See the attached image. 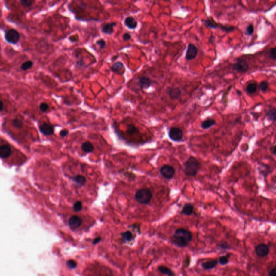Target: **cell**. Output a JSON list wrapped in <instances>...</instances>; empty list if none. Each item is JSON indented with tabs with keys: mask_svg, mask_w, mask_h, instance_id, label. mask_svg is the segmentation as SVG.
I'll use <instances>...</instances> for the list:
<instances>
[{
	"mask_svg": "<svg viewBox=\"0 0 276 276\" xmlns=\"http://www.w3.org/2000/svg\"><path fill=\"white\" fill-rule=\"evenodd\" d=\"M192 239V232L188 230L180 228L176 230L171 237V242L179 247H186Z\"/></svg>",
	"mask_w": 276,
	"mask_h": 276,
	"instance_id": "obj_1",
	"label": "cell"
},
{
	"mask_svg": "<svg viewBox=\"0 0 276 276\" xmlns=\"http://www.w3.org/2000/svg\"><path fill=\"white\" fill-rule=\"evenodd\" d=\"M200 168V162L194 156H190L183 164L185 175L189 177L195 176Z\"/></svg>",
	"mask_w": 276,
	"mask_h": 276,
	"instance_id": "obj_2",
	"label": "cell"
},
{
	"mask_svg": "<svg viewBox=\"0 0 276 276\" xmlns=\"http://www.w3.org/2000/svg\"><path fill=\"white\" fill-rule=\"evenodd\" d=\"M202 21L207 28L211 29H220L225 33L232 32L234 31L235 29L234 26H229L217 23L211 16H209L207 19L202 20Z\"/></svg>",
	"mask_w": 276,
	"mask_h": 276,
	"instance_id": "obj_3",
	"label": "cell"
},
{
	"mask_svg": "<svg viewBox=\"0 0 276 276\" xmlns=\"http://www.w3.org/2000/svg\"><path fill=\"white\" fill-rule=\"evenodd\" d=\"M134 198L136 201L142 204H148L152 198V194L147 188H141L136 192Z\"/></svg>",
	"mask_w": 276,
	"mask_h": 276,
	"instance_id": "obj_4",
	"label": "cell"
},
{
	"mask_svg": "<svg viewBox=\"0 0 276 276\" xmlns=\"http://www.w3.org/2000/svg\"><path fill=\"white\" fill-rule=\"evenodd\" d=\"M20 38V35L17 30L15 29H10L5 30V39L9 44L16 45Z\"/></svg>",
	"mask_w": 276,
	"mask_h": 276,
	"instance_id": "obj_5",
	"label": "cell"
},
{
	"mask_svg": "<svg viewBox=\"0 0 276 276\" xmlns=\"http://www.w3.org/2000/svg\"><path fill=\"white\" fill-rule=\"evenodd\" d=\"M249 69V65L247 60L240 59L233 64L232 70L238 73H245Z\"/></svg>",
	"mask_w": 276,
	"mask_h": 276,
	"instance_id": "obj_6",
	"label": "cell"
},
{
	"mask_svg": "<svg viewBox=\"0 0 276 276\" xmlns=\"http://www.w3.org/2000/svg\"><path fill=\"white\" fill-rule=\"evenodd\" d=\"M168 136L172 141L179 142L182 139V130L180 128L172 127L169 129Z\"/></svg>",
	"mask_w": 276,
	"mask_h": 276,
	"instance_id": "obj_7",
	"label": "cell"
},
{
	"mask_svg": "<svg viewBox=\"0 0 276 276\" xmlns=\"http://www.w3.org/2000/svg\"><path fill=\"white\" fill-rule=\"evenodd\" d=\"M198 51V49L195 45L192 43H189L188 44L187 49L185 55L186 60L188 61L194 60L197 57Z\"/></svg>",
	"mask_w": 276,
	"mask_h": 276,
	"instance_id": "obj_8",
	"label": "cell"
},
{
	"mask_svg": "<svg viewBox=\"0 0 276 276\" xmlns=\"http://www.w3.org/2000/svg\"><path fill=\"white\" fill-rule=\"evenodd\" d=\"M175 173V170L174 168L168 164L164 165L160 169V173L162 177L167 179H171L173 178L174 175Z\"/></svg>",
	"mask_w": 276,
	"mask_h": 276,
	"instance_id": "obj_9",
	"label": "cell"
},
{
	"mask_svg": "<svg viewBox=\"0 0 276 276\" xmlns=\"http://www.w3.org/2000/svg\"><path fill=\"white\" fill-rule=\"evenodd\" d=\"M255 253L259 257H265L268 256L270 253L269 247L265 244H259L255 247Z\"/></svg>",
	"mask_w": 276,
	"mask_h": 276,
	"instance_id": "obj_10",
	"label": "cell"
},
{
	"mask_svg": "<svg viewBox=\"0 0 276 276\" xmlns=\"http://www.w3.org/2000/svg\"><path fill=\"white\" fill-rule=\"evenodd\" d=\"M166 92L170 99H179L182 96L181 90L178 87H168Z\"/></svg>",
	"mask_w": 276,
	"mask_h": 276,
	"instance_id": "obj_11",
	"label": "cell"
},
{
	"mask_svg": "<svg viewBox=\"0 0 276 276\" xmlns=\"http://www.w3.org/2000/svg\"><path fill=\"white\" fill-rule=\"evenodd\" d=\"M137 80L138 86L141 90L149 89L152 85L151 79L146 76H140L138 77Z\"/></svg>",
	"mask_w": 276,
	"mask_h": 276,
	"instance_id": "obj_12",
	"label": "cell"
},
{
	"mask_svg": "<svg viewBox=\"0 0 276 276\" xmlns=\"http://www.w3.org/2000/svg\"><path fill=\"white\" fill-rule=\"evenodd\" d=\"M124 24L128 29L134 30L138 26V22L134 17L132 16H129L125 18L124 20Z\"/></svg>",
	"mask_w": 276,
	"mask_h": 276,
	"instance_id": "obj_13",
	"label": "cell"
},
{
	"mask_svg": "<svg viewBox=\"0 0 276 276\" xmlns=\"http://www.w3.org/2000/svg\"><path fill=\"white\" fill-rule=\"evenodd\" d=\"M258 170L259 174L262 175L264 179H266V177L272 172V168L269 166L262 163L259 164L258 166Z\"/></svg>",
	"mask_w": 276,
	"mask_h": 276,
	"instance_id": "obj_14",
	"label": "cell"
},
{
	"mask_svg": "<svg viewBox=\"0 0 276 276\" xmlns=\"http://www.w3.org/2000/svg\"><path fill=\"white\" fill-rule=\"evenodd\" d=\"M40 132L45 136H51L54 134V129L52 126L47 123H43L39 126Z\"/></svg>",
	"mask_w": 276,
	"mask_h": 276,
	"instance_id": "obj_15",
	"label": "cell"
},
{
	"mask_svg": "<svg viewBox=\"0 0 276 276\" xmlns=\"http://www.w3.org/2000/svg\"><path fill=\"white\" fill-rule=\"evenodd\" d=\"M81 219L79 217L76 215L71 217L69 219V225L71 229H77L81 226Z\"/></svg>",
	"mask_w": 276,
	"mask_h": 276,
	"instance_id": "obj_16",
	"label": "cell"
},
{
	"mask_svg": "<svg viewBox=\"0 0 276 276\" xmlns=\"http://www.w3.org/2000/svg\"><path fill=\"white\" fill-rule=\"evenodd\" d=\"M117 23L116 22H111V23H106L103 24L102 26L101 29L103 33L111 35L114 32V27L116 26Z\"/></svg>",
	"mask_w": 276,
	"mask_h": 276,
	"instance_id": "obj_17",
	"label": "cell"
},
{
	"mask_svg": "<svg viewBox=\"0 0 276 276\" xmlns=\"http://www.w3.org/2000/svg\"><path fill=\"white\" fill-rule=\"evenodd\" d=\"M11 147L8 145H2L0 147V156L1 159H5L11 156Z\"/></svg>",
	"mask_w": 276,
	"mask_h": 276,
	"instance_id": "obj_18",
	"label": "cell"
},
{
	"mask_svg": "<svg viewBox=\"0 0 276 276\" xmlns=\"http://www.w3.org/2000/svg\"><path fill=\"white\" fill-rule=\"evenodd\" d=\"M123 70H125V67H124V64L121 62H117L115 63L111 67V70L114 73L123 75L124 73L121 72V71Z\"/></svg>",
	"mask_w": 276,
	"mask_h": 276,
	"instance_id": "obj_19",
	"label": "cell"
},
{
	"mask_svg": "<svg viewBox=\"0 0 276 276\" xmlns=\"http://www.w3.org/2000/svg\"><path fill=\"white\" fill-rule=\"evenodd\" d=\"M266 117L269 121L276 123V108L272 107L268 109L265 113Z\"/></svg>",
	"mask_w": 276,
	"mask_h": 276,
	"instance_id": "obj_20",
	"label": "cell"
},
{
	"mask_svg": "<svg viewBox=\"0 0 276 276\" xmlns=\"http://www.w3.org/2000/svg\"><path fill=\"white\" fill-rule=\"evenodd\" d=\"M194 207L191 203H186L183 206L181 214H183L186 216H190L193 214Z\"/></svg>",
	"mask_w": 276,
	"mask_h": 276,
	"instance_id": "obj_21",
	"label": "cell"
},
{
	"mask_svg": "<svg viewBox=\"0 0 276 276\" xmlns=\"http://www.w3.org/2000/svg\"><path fill=\"white\" fill-rule=\"evenodd\" d=\"M218 264V261L216 259H213V260H210V261H207L206 262L203 263L202 264V267L203 268V269L208 270H211L213 268H215L216 265Z\"/></svg>",
	"mask_w": 276,
	"mask_h": 276,
	"instance_id": "obj_22",
	"label": "cell"
},
{
	"mask_svg": "<svg viewBox=\"0 0 276 276\" xmlns=\"http://www.w3.org/2000/svg\"><path fill=\"white\" fill-rule=\"evenodd\" d=\"M215 124H216L215 120L213 119H210V118H208L202 122L201 124V126L204 130H207V129H209L211 127L214 126Z\"/></svg>",
	"mask_w": 276,
	"mask_h": 276,
	"instance_id": "obj_23",
	"label": "cell"
},
{
	"mask_svg": "<svg viewBox=\"0 0 276 276\" xmlns=\"http://www.w3.org/2000/svg\"><path fill=\"white\" fill-rule=\"evenodd\" d=\"M258 86L256 83H250L246 86V91L249 94H253L257 92Z\"/></svg>",
	"mask_w": 276,
	"mask_h": 276,
	"instance_id": "obj_24",
	"label": "cell"
},
{
	"mask_svg": "<svg viewBox=\"0 0 276 276\" xmlns=\"http://www.w3.org/2000/svg\"><path fill=\"white\" fill-rule=\"evenodd\" d=\"M158 271L163 274L166 275L167 276H175V274L174 272L170 269V268L164 266H160L158 267Z\"/></svg>",
	"mask_w": 276,
	"mask_h": 276,
	"instance_id": "obj_25",
	"label": "cell"
},
{
	"mask_svg": "<svg viewBox=\"0 0 276 276\" xmlns=\"http://www.w3.org/2000/svg\"><path fill=\"white\" fill-rule=\"evenodd\" d=\"M81 149L85 153H91L94 151L93 145L89 141L84 143L81 146Z\"/></svg>",
	"mask_w": 276,
	"mask_h": 276,
	"instance_id": "obj_26",
	"label": "cell"
},
{
	"mask_svg": "<svg viewBox=\"0 0 276 276\" xmlns=\"http://www.w3.org/2000/svg\"><path fill=\"white\" fill-rule=\"evenodd\" d=\"M73 180L78 185L81 186H83L86 183V178L81 175H78L75 177H73Z\"/></svg>",
	"mask_w": 276,
	"mask_h": 276,
	"instance_id": "obj_27",
	"label": "cell"
},
{
	"mask_svg": "<svg viewBox=\"0 0 276 276\" xmlns=\"http://www.w3.org/2000/svg\"><path fill=\"white\" fill-rule=\"evenodd\" d=\"M34 65V63L32 62L31 60H27L26 62H24L22 64V65L20 66L21 70L27 71L28 70L30 69H31L32 66Z\"/></svg>",
	"mask_w": 276,
	"mask_h": 276,
	"instance_id": "obj_28",
	"label": "cell"
},
{
	"mask_svg": "<svg viewBox=\"0 0 276 276\" xmlns=\"http://www.w3.org/2000/svg\"><path fill=\"white\" fill-rule=\"evenodd\" d=\"M123 240L126 242H130L133 239V234L130 231H126L121 234Z\"/></svg>",
	"mask_w": 276,
	"mask_h": 276,
	"instance_id": "obj_29",
	"label": "cell"
},
{
	"mask_svg": "<svg viewBox=\"0 0 276 276\" xmlns=\"http://www.w3.org/2000/svg\"><path fill=\"white\" fill-rule=\"evenodd\" d=\"M127 133L130 134V135H134V134H136L139 133L138 128L136 127V126L133 124L128 125L127 128Z\"/></svg>",
	"mask_w": 276,
	"mask_h": 276,
	"instance_id": "obj_30",
	"label": "cell"
},
{
	"mask_svg": "<svg viewBox=\"0 0 276 276\" xmlns=\"http://www.w3.org/2000/svg\"><path fill=\"white\" fill-rule=\"evenodd\" d=\"M12 125L15 127L21 129L23 126V122L21 119L16 118L12 120Z\"/></svg>",
	"mask_w": 276,
	"mask_h": 276,
	"instance_id": "obj_31",
	"label": "cell"
},
{
	"mask_svg": "<svg viewBox=\"0 0 276 276\" xmlns=\"http://www.w3.org/2000/svg\"><path fill=\"white\" fill-rule=\"evenodd\" d=\"M268 83L267 81H262L259 84V89L262 92H266L268 90Z\"/></svg>",
	"mask_w": 276,
	"mask_h": 276,
	"instance_id": "obj_32",
	"label": "cell"
},
{
	"mask_svg": "<svg viewBox=\"0 0 276 276\" xmlns=\"http://www.w3.org/2000/svg\"><path fill=\"white\" fill-rule=\"evenodd\" d=\"M268 57L272 60H276V47L272 48L268 51Z\"/></svg>",
	"mask_w": 276,
	"mask_h": 276,
	"instance_id": "obj_33",
	"label": "cell"
},
{
	"mask_svg": "<svg viewBox=\"0 0 276 276\" xmlns=\"http://www.w3.org/2000/svg\"><path fill=\"white\" fill-rule=\"evenodd\" d=\"M229 256H222L219 258V263L222 265H225L229 262Z\"/></svg>",
	"mask_w": 276,
	"mask_h": 276,
	"instance_id": "obj_34",
	"label": "cell"
},
{
	"mask_svg": "<svg viewBox=\"0 0 276 276\" xmlns=\"http://www.w3.org/2000/svg\"><path fill=\"white\" fill-rule=\"evenodd\" d=\"M254 32V27L253 26V24H250L247 26L246 30H245V34L247 36H251Z\"/></svg>",
	"mask_w": 276,
	"mask_h": 276,
	"instance_id": "obj_35",
	"label": "cell"
},
{
	"mask_svg": "<svg viewBox=\"0 0 276 276\" xmlns=\"http://www.w3.org/2000/svg\"><path fill=\"white\" fill-rule=\"evenodd\" d=\"M39 108L41 112H46L48 109H49V106L47 103L42 102L39 105Z\"/></svg>",
	"mask_w": 276,
	"mask_h": 276,
	"instance_id": "obj_36",
	"label": "cell"
},
{
	"mask_svg": "<svg viewBox=\"0 0 276 276\" xmlns=\"http://www.w3.org/2000/svg\"><path fill=\"white\" fill-rule=\"evenodd\" d=\"M82 209V204L80 201H77L76 203L74 204L73 207V210L76 212H79L81 211Z\"/></svg>",
	"mask_w": 276,
	"mask_h": 276,
	"instance_id": "obj_37",
	"label": "cell"
},
{
	"mask_svg": "<svg viewBox=\"0 0 276 276\" xmlns=\"http://www.w3.org/2000/svg\"><path fill=\"white\" fill-rule=\"evenodd\" d=\"M96 44L97 45H98L99 47V48L100 49L103 50L104 49L105 47H106V42L105 41L104 39H99V40H97L96 42Z\"/></svg>",
	"mask_w": 276,
	"mask_h": 276,
	"instance_id": "obj_38",
	"label": "cell"
},
{
	"mask_svg": "<svg viewBox=\"0 0 276 276\" xmlns=\"http://www.w3.org/2000/svg\"><path fill=\"white\" fill-rule=\"evenodd\" d=\"M20 2L21 5H23L24 7H29L32 5L33 3L35 2L34 1H31V0H21Z\"/></svg>",
	"mask_w": 276,
	"mask_h": 276,
	"instance_id": "obj_39",
	"label": "cell"
},
{
	"mask_svg": "<svg viewBox=\"0 0 276 276\" xmlns=\"http://www.w3.org/2000/svg\"><path fill=\"white\" fill-rule=\"evenodd\" d=\"M85 65V62L83 59H81V60H77L76 62V64H75L76 67L77 68H79V69L83 68Z\"/></svg>",
	"mask_w": 276,
	"mask_h": 276,
	"instance_id": "obj_40",
	"label": "cell"
},
{
	"mask_svg": "<svg viewBox=\"0 0 276 276\" xmlns=\"http://www.w3.org/2000/svg\"><path fill=\"white\" fill-rule=\"evenodd\" d=\"M66 265L69 268H75L77 266V264L73 260H69L67 262Z\"/></svg>",
	"mask_w": 276,
	"mask_h": 276,
	"instance_id": "obj_41",
	"label": "cell"
},
{
	"mask_svg": "<svg viewBox=\"0 0 276 276\" xmlns=\"http://www.w3.org/2000/svg\"><path fill=\"white\" fill-rule=\"evenodd\" d=\"M131 38H132L131 35L129 32H125V34H124V35H123V41H125V42H126V41L130 40L131 39Z\"/></svg>",
	"mask_w": 276,
	"mask_h": 276,
	"instance_id": "obj_42",
	"label": "cell"
},
{
	"mask_svg": "<svg viewBox=\"0 0 276 276\" xmlns=\"http://www.w3.org/2000/svg\"><path fill=\"white\" fill-rule=\"evenodd\" d=\"M270 150L271 151V153L274 156H276V145H274L273 146H271Z\"/></svg>",
	"mask_w": 276,
	"mask_h": 276,
	"instance_id": "obj_43",
	"label": "cell"
},
{
	"mask_svg": "<svg viewBox=\"0 0 276 276\" xmlns=\"http://www.w3.org/2000/svg\"><path fill=\"white\" fill-rule=\"evenodd\" d=\"M60 134V136L63 138V137H65L66 136H68L69 131L66 130H61Z\"/></svg>",
	"mask_w": 276,
	"mask_h": 276,
	"instance_id": "obj_44",
	"label": "cell"
},
{
	"mask_svg": "<svg viewBox=\"0 0 276 276\" xmlns=\"http://www.w3.org/2000/svg\"><path fill=\"white\" fill-rule=\"evenodd\" d=\"M269 276H276V268H272L268 274Z\"/></svg>",
	"mask_w": 276,
	"mask_h": 276,
	"instance_id": "obj_45",
	"label": "cell"
},
{
	"mask_svg": "<svg viewBox=\"0 0 276 276\" xmlns=\"http://www.w3.org/2000/svg\"><path fill=\"white\" fill-rule=\"evenodd\" d=\"M219 247H221L222 249H229L230 248L227 245L226 243H223V244H220V245H219Z\"/></svg>",
	"mask_w": 276,
	"mask_h": 276,
	"instance_id": "obj_46",
	"label": "cell"
},
{
	"mask_svg": "<svg viewBox=\"0 0 276 276\" xmlns=\"http://www.w3.org/2000/svg\"><path fill=\"white\" fill-rule=\"evenodd\" d=\"M214 41H215V37L213 36V35H211L209 38V42L210 43L212 44L214 43Z\"/></svg>",
	"mask_w": 276,
	"mask_h": 276,
	"instance_id": "obj_47",
	"label": "cell"
},
{
	"mask_svg": "<svg viewBox=\"0 0 276 276\" xmlns=\"http://www.w3.org/2000/svg\"><path fill=\"white\" fill-rule=\"evenodd\" d=\"M101 240V238L100 237H97L96 238H95L94 241V244H96L97 243L99 242V241Z\"/></svg>",
	"mask_w": 276,
	"mask_h": 276,
	"instance_id": "obj_48",
	"label": "cell"
},
{
	"mask_svg": "<svg viewBox=\"0 0 276 276\" xmlns=\"http://www.w3.org/2000/svg\"><path fill=\"white\" fill-rule=\"evenodd\" d=\"M3 109V103L2 100H1V107H0V111L2 112Z\"/></svg>",
	"mask_w": 276,
	"mask_h": 276,
	"instance_id": "obj_49",
	"label": "cell"
}]
</instances>
